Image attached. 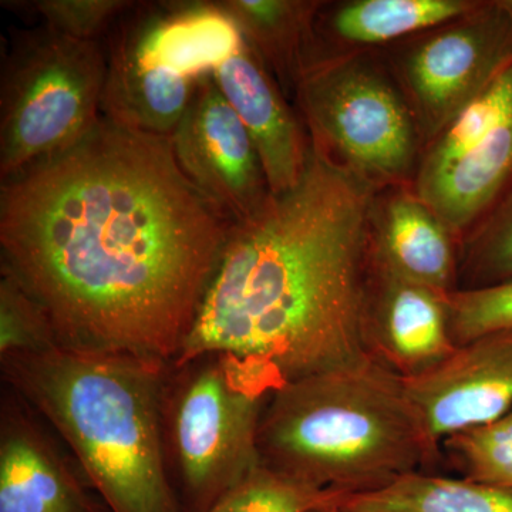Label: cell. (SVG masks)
Wrapping results in <instances>:
<instances>
[{
  "label": "cell",
  "instance_id": "6da1fadb",
  "mask_svg": "<svg viewBox=\"0 0 512 512\" xmlns=\"http://www.w3.org/2000/svg\"><path fill=\"white\" fill-rule=\"evenodd\" d=\"M231 225L185 177L171 136L103 116L0 190L2 271L42 306L60 345L170 365Z\"/></svg>",
  "mask_w": 512,
  "mask_h": 512
},
{
  "label": "cell",
  "instance_id": "7a4b0ae2",
  "mask_svg": "<svg viewBox=\"0 0 512 512\" xmlns=\"http://www.w3.org/2000/svg\"><path fill=\"white\" fill-rule=\"evenodd\" d=\"M372 184L309 146L299 183L234 222L171 366L227 353L284 383L369 357Z\"/></svg>",
  "mask_w": 512,
  "mask_h": 512
},
{
  "label": "cell",
  "instance_id": "3957f363",
  "mask_svg": "<svg viewBox=\"0 0 512 512\" xmlns=\"http://www.w3.org/2000/svg\"><path fill=\"white\" fill-rule=\"evenodd\" d=\"M0 360L3 379L59 434L110 512H180L164 446L170 363L64 345Z\"/></svg>",
  "mask_w": 512,
  "mask_h": 512
},
{
  "label": "cell",
  "instance_id": "277c9868",
  "mask_svg": "<svg viewBox=\"0 0 512 512\" xmlns=\"http://www.w3.org/2000/svg\"><path fill=\"white\" fill-rule=\"evenodd\" d=\"M258 450L262 466L346 497L419 473L441 454L403 377L370 356L279 386Z\"/></svg>",
  "mask_w": 512,
  "mask_h": 512
},
{
  "label": "cell",
  "instance_id": "5b68a950",
  "mask_svg": "<svg viewBox=\"0 0 512 512\" xmlns=\"http://www.w3.org/2000/svg\"><path fill=\"white\" fill-rule=\"evenodd\" d=\"M284 382L268 367L227 353L170 365L163 399L168 470L204 512L261 466L259 424Z\"/></svg>",
  "mask_w": 512,
  "mask_h": 512
},
{
  "label": "cell",
  "instance_id": "8992f818",
  "mask_svg": "<svg viewBox=\"0 0 512 512\" xmlns=\"http://www.w3.org/2000/svg\"><path fill=\"white\" fill-rule=\"evenodd\" d=\"M106 53L45 25L13 30L0 82V175L9 180L82 143L101 119Z\"/></svg>",
  "mask_w": 512,
  "mask_h": 512
},
{
  "label": "cell",
  "instance_id": "52a82bcc",
  "mask_svg": "<svg viewBox=\"0 0 512 512\" xmlns=\"http://www.w3.org/2000/svg\"><path fill=\"white\" fill-rule=\"evenodd\" d=\"M298 92L315 146L336 151L367 180L409 173L416 151L412 116L372 66L355 60L315 64L299 76Z\"/></svg>",
  "mask_w": 512,
  "mask_h": 512
},
{
  "label": "cell",
  "instance_id": "ba28073f",
  "mask_svg": "<svg viewBox=\"0 0 512 512\" xmlns=\"http://www.w3.org/2000/svg\"><path fill=\"white\" fill-rule=\"evenodd\" d=\"M171 141L185 177L232 224L271 197L254 141L211 74L198 83Z\"/></svg>",
  "mask_w": 512,
  "mask_h": 512
},
{
  "label": "cell",
  "instance_id": "9c48e42d",
  "mask_svg": "<svg viewBox=\"0 0 512 512\" xmlns=\"http://www.w3.org/2000/svg\"><path fill=\"white\" fill-rule=\"evenodd\" d=\"M512 66V20L500 2L421 43L407 82L431 133L444 130L471 100Z\"/></svg>",
  "mask_w": 512,
  "mask_h": 512
},
{
  "label": "cell",
  "instance_id": "30bf717a",
  "mask_svg": "<svg viewBox=\"0 0 512 512\" xmlns=\"http://www.w3.org/2000/svg\"><path fill=\"white\" fill-rule=\"evenodd\" d=\"M434 446L512 410V328L458 346L433 369L403 379Z\"/></svg>",
  "mask_w": 512,
  "mask_h": 512
},
{
  "label": "cell",
  "instance_id": "8fae6325",
  "mask_svg": "<svg viewBox=\"0 0 512 512\" xmlns=\"http://www.w3.org/2000/svg\"><path fill=\"white\" fill-rule=\"evenodd\" d=\"M106 53L101 113L130 130L171 136L190 107L200 80L168 69L148 46L138 6L113 25Z\"/></svg>",
  "mask_w": 512,
  "mask_h": 512
},
{
  "label": "cell",
  "instance_id": "7c38bea8",
  "mask_svg": "<svg viewBox=\"0 0 512 512\" xmlns=\"http://www.w3.org/2000/svg\"><path fill=\"white\" fill-rule=\"evenodd\" d=\"M366 343L370 357L403 379L433 369L456 350L447 293L397 278L375 262Z\"/></svg>",
  "mask_w": 512,
  "mask_h": 512
},
{
  "label": "cell",
  "instance_id": "4fadbf2b",
  "mask_svg": "<svg viewBox=\"0 0 512 512\" xmlns=\"http://www.w3.org/2000/svg\"><path fill=\"white\" fill-rule=\"evenodd\" d=\"M29 412L16 402L3 403L0 512H101Z\"/></svg>",
  "mask_w": 512,
  "mask_h": 512
},
{
  "label": "cell",
  "instance_id": "5bb4252c",
  "mask_svg": "<svg viewBox=\"0 0 512 512\" xmlns=\"http://www.w3.org/2000/svg\"><path fill=\"white\" fill-rule=\"evenodd\" d=\"M211 77L254 141L271 194L291 190L301 180L309 147L261 56L245 40Z\"/></svg>",
  "mask_w": 512,
  "mask_h": 512
},
{
  "label": "cell",
  "instance_id": "9a60e30c",
  "mask_svg": "<svg viewBox=\"0 0 512 512\" xmlns=\"http://www.w3.org/2000/svg\"><path fill=\"white\" fill-rule=\"evenodd\" d=\"M512 188V110L467 153L417 178L419 198L450 231L487 217Z\"/></svg>",
  "mask_w": 512,
  "mask_h": 512
},
{
  "label": "cell",
  "instance_id": "2e32d148",
  "mask_svg": "<svg viewBox=\"0 0 512 512\" xmlns=\"http://www.w3.org/2000/svg\"><path fill=\"white\" fill-rule=\"evenodd\" d=\"M148 46L158 62L200 80L244 46L245 37L218 2H160L138 6Z\"/></svg>",
  "mask_w": 512,
  "mask_h": 512
},
{
  "label": "cell",
  "instance_id": "e0dca14e",
  "mask_svg": "<svg viewBox=\"0 0 512 512\" xmlns=\"http://www.w3.org/2000/svg\"><path fill=\"white\" fill-rule=\"evenodd\" d=\"M373 255L379 268L433 291H456L457 256L450 229L420 198L397 195L376 225Z\"/></svg>",
  "mask_w": 512,
  "mask_h": 512
},
{
  "label": "cell",
  "instance_id": "ac0fdd59",
  "mask_svg": "<svg viewBox=\"0 0 512 512\" xmlns=\"http://www.w3.org/2000/svg\"><path fill=\"white\" fill-rule=\"evenodd\" d=\"M343 512H512V493L470 478L409 474L369 493L348 495Z\"/></svg>",
  "mask_w": 512,
  "mask_h": 512
},
{
  "label": "cell",
  "instance_id": "d6986e66",
  "mask_svg": "<svg viewBox=\"0 0 512 512\" xmlns=\"http://www.w3.org/2000/svg\"><path fill=\"white\" fill-rule=\"evenodd\" d=\"M483 3L466 0H357L336 10L330 28L345 42H389L470 15Z\"/></svg>",
  "mask_w": 512,
  "mask_h": 512
},
{
  "label": "cell",
  "instance_id": "ffe728a7",
  "mask_svg": "<svg viewBox=\"0 0 512 512\" xmlns=\"http://www.w3.org/2000/svg\"><path fill=\"white\" fill-rule=\"evenodd\" d=\"M237 22L245 40L259 56L265 55L281 70H291L299 79L303 33L312 8L285 0H225L218 2Z\"/></svg>",
  "mask_w": 512,
  "mask_h": 512
},
{
  "label": "cell",
  "instance_id": "44dd1931",
  "mask_svg": "<svg viewBox=\"0 0 512 512\" xmlns=\"http://www.w3.org/2000/svg\"><path fill=\"white\" fill-rule=\"evenodd\" d=\"M345 497L261 464L204 512H309L339 507Z\"/></svg>",
  "mask_w": 512,
  "mask_h": 512
},
{
  "label": "cell",
  "instance_id": "7402d4cb",
  "mask_svg": "<svg viewBox=\"0 0 512 512\" xmlns=\"http://www.w3.org/2000/svg\"><path fill=\"white\" fill-rule=\"evenodd\" d=\"M512 284V188L478 225L457 262L456 291Z\"/></svg>",
  "mask_w": 512,
  "mask_h": 512
},
{
  "label": "cell",
  "instance_id": "603a6c76",
  "mask_svg": "<svg viewBox=\"0 0 512 512\" xmlns=\"http://www.w3.org/2000/svg\"><path fill=\"white\" fill-rule=\"evenodd\" d=\"M441 451L464 478L512 493V410L494 423L450 437Z\"/></svg>",
  "mask_w": 512,
  "mask_h": 512
},
{
  "label": "cell",
  "instance_id": "cb8c5ba5",
  "mask_svg": "<svg viewBox=\"0 0 512 512\" xmlns=\"http://www.w3.org/2000/svg\"><path fill=\"white\" fill-rule=\"evenodd\" d=\"M60 345L46 312L19 284L2 271L0 279V359L33 355Z\"/></svg>",
  "mask_w": 512,
  "mask_h": 512
},
{
  "label": "cell",
  "instance_id": "d4e9b609",
  "mask_svg": "<svg viewBox=\"0 0 512 512\" xmlns=\"http://www.w3.org/2000/svg\"><path fill=\"white\" fill-rule=\"evenodd\" d=\"M448 319L454 346L512 328V284L447 293Z\"/></svg>",
  "mask_w": 512,
  "mask_h": 512
},
{
  "label": "cell",
  "instance_id": "484cf974",
  "mask_svg": "<svg viewBox=\"0 0 512 512\" xmlns=\"http://www.w3.org/2000/svg\"><path fill=\"white\" fill-rule=\"evenodd\" d=\"M16 9L32 12L42 25L80 40H97L136 3L128 0H37L13 2Z\"/></svg>",
  "mask_w": 512,
  "mask_h": 512
},
{
  "label": "cell",
  "instance_id": "4316f807",
  "mask_svg": "<svg viewBox=\"0 0 512 512\" xmlns=\"http://www.w3.org/2000/svg\"><path fill=\"white\" fill-rule=\"evenodd\" d=\"M500 5L503 6L505 9V12L510 15V18L512 20V0H503V2H500Z\"/></svg>",
  "mask_w": 512,
  "mask_h": 512
},
{
  "label": "cell",
  "instance_id": "83f0119b",
  "mask_svg": "<svg viewBox=\"0 0 512 512\" xmlns=\"http://www.w3.org/2000/svg\"><path fill=\"white\" fill-rule=\"evenodd\" d=\"M309 512H343L340 511L338 507H326V508H318V510H313Z\"/></svg>",
  "mask_w": 512,
  "mask_h": 512
}]
</instances>
